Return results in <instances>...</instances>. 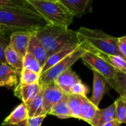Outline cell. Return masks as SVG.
Masks as SVG:
<instances>
[{"mask_svg":"<svg viewBox=\"0 0 126 126\" xmlns=\"http://www.w3.org/2000/svg\"><path fill=\"white\" fill-rule=\"evenodd\" d=\"M109 86L114 89L120 96H126V74L117 72L114 78L106 79Z\"/></svg>","mask_w":126,"mask_h":126,"instance_id":"obj_23","label":"cell"},{"mask_svg":"<svg viewBox=\"0 0 126 126\" xmlns=\"http://www.w3.org/2000/svg\"><path fill=\"white\" fill-rule=\"evenodd\" d=\"M80 80L79 76L71 68L59 75L53 82L66 94H71V90L74 84Z\"/></svg>","mask_w":126,"mask_h":126,"instance_id":"obj_11","label":"cell"},{"mask_svg":"<svg viewBox=\"0 0 126 126\" xmlns=\"http://www.w3.org/2000/svg\"><path fill=\"white\" fill-rule=\"evenodd\" d=\"M49 115L55 116L59 119L71 118V114L68 105V94L52 107Z\"/></svg>","mask_w":126,"mask_h":126,"instance_id":"obj_21","label":"cell"},{"mask_svg":"<svg viewBox=\"0 0 126 126\" xmlns=\"http://www.w3.org/2000/svg\"><path fill=\"white\" fill-rule=\"evenodd\" d=\"M120 125H121V123L119 121H117L116 119H113L108 122L105 123L102 126H120Z\"/></svg>","mask_w":126,"mask_h":126,"instance_id":"obj_33","label":"cell"},{"mask_svg":"<svg viewBox=\"0 0 126 126\" xmlns=\"http://www.w3.org/2000/svg\"><path fill=\"white\" fill-rule=\"evenodd\" d=\"M41 88L40 82L32 85H23L19 82L17 86L14 88V94L16 97L20 99L22 103L28 108L39 94Z\"/></svg>","mask_w":126,"mask_h":126,"instance_id":"obj_8","label":"cell"},{"mask_svg":"<svg viewBox=\"0 0 126 126\" xmlns=\"http://www.w3.org/2000/svg\"><path fill=\"white\" fill-rule=\"evenodd\" d=\"M116 119L121 124L126 123V96H119L115 102Z\"/></svg>","mask_w":126,"mask_h":126,"instance_id":"obj_25","label":"cell"},{"mask_svg":"<svg viewBox=\"0 0 126 126\" xmlns=\"http://www.w3.org/2000/svg\"><path fill=\"white\" fill-rule=\"evenodd\" d=\"M41 74H36L33 71L23 69L19 76V83L23 85H32L39 83Z\"/></svg>","mask_w":126,"mask_h":126,"instance_id":"obj_27","label":"cell"},{"mask_svg":"<svg viewBox=\"0 0 126 126\" xmlns=\"http://www.w3.org/2000/svg\"><path fill=\"white\" fill-rule=\"evenodd\" d=\"M113 119H116L114 102L105 108H98L94 118L90 122V125L91 126H102L105 123Z\"/></svg>","mask_w":126,"mask_h":126,"instance_id":"obj_16","label":"cell"},{"mask_svg":"<svg viewBox=\"0 0 126 126\" xmlns=\"http://www.w3.org/2000/svg\"><path fill=\"white\" fill-rule=\"evenodd\" d=\"M28 109V118H33L36 116H47L43 104V98H42V90L41 88L39 94L33 99L29 106L27 108Z\"/></svg>","mask_w":126,"mask_h":126,"instance_id":"obj_18","label":"cell"},{"mask_svg":"<svg viewBox=\"0 0 126 126\" xmlns=\"http://www.w3.org/2000/svg\"><path fill=\"white\" fill-rule=\"evenodd\" d=\"M0 8H22L36 11L27 0H0Z\"/></svg>","mask_w":126,"mask_h":126,"instance_id":"obj_28","label":"cell"},{"mask_svg":"<svg viewBox=\"0 0 126 126\" xmlns=\"http://www.w3.org/2000/svg\"><path fill=\"white\" fill-rule=\"evenodd\" d=\"M27 53L32 54L39 61L42 68H43L47 59V54L45 48L39 40V39L36 37L35 33H33L31 37Z\"/></svg>","mask_w":126,"mask_h":126,"instance_id":"obj_14","label":"cell"},{"mask_svg":"<svg viewBox=\"0 0 126 126\" xmlns=\"http://www.w3.org/2000/svg\"><path fill=\"white\" fill-rule=\"evenodd\" d=\"M53 1H56V0H53Z\"/></svg>","mask_w":126,"mask_h":126,"instance_id":"obj_35","label":"cell"},{"mask_svg":"<svg viewBox=\"0 0 126 126\" xmlns=\"http://www.w3.org/2000/svg\"><path fill=\"white\" fill-rule=\"evenodd\" d=\"M33 33L14 32L11 34L9 45L24 59L28 51V44Z\"/></svg>","mask_w":126,"mask_h":126,"instance_id":"obj_10","label":"cell"},{"mask_svg":"<svg viewBox=\"0 0 126 126\" xmlns=\"http://www.w3.org/2000/svg\"><path fill=\"white\" fill-rule=\"evenodd\" d=\"M35 34L45 48L47 58L69 44L79 43L77 31L66 26L47 24Z\"/></svg>","mask_w":126,"mask_h":126,"instance_id":"obj_2","label":"cell"},{"mask_svg":"<svg viewBox=\"0 0 126 126\" xmlns=\"http://www.w3.org/2000/svg\"><path fill=\"white\" fill-rule=\"evenodd\" d=\"M79 43L84 48L93 53L108 55H120L117 46V38L101 30L90 29L82 27L77 31Z\"/></svg>","mask_w":126,"mask_h":126,"instance_id":"obj_3","label":"cell"},{"mask_svg":"<svg viewBox=\"0 0 126 126\" xmlns=\"http://www.w3.org/2000/svg\"><path fill=\"white\" fill-rule=\"evenodd\" d=\"M6 63L20 76L23 70V58L9 45L5 50Z\"/></svg>","mask_w":126,"mask_h":126,"instance_id":"obj_17","label":"cell"},{"mask_svg":"<svg viewBox=\"0 0 126 126\" xmlns=\"http://www.w3.org/2000/svg\"><path fill=\"white\" fill-rule=\"evenodd\" d=\"M9 45V41L8 40L5 34L0 33V64H5V50Z\"/></svg>","mask_w":126,"mask_h":126,"instance_id":"obj_29","label":"cell"},{"mask_svg":"<svg viewBox=\"0 0 126 126\" xmlns=\"http://www.w3.org/2000/svg\"><path fill=\"white\" fill-rule=\"evenodd\" d=\"M35 11L43 17L47 24L68 27L74 16L59 0H27Z\"/></svg>","mask_w":126,"mask_h":126,"instance_id":"obj_4","label":"cell"},{"mask_svg":"<svg viewBox=\"0 0 126 126\" xmlns=\"http://www.w3.org/2000/svg\"><path fill=\"white\" fill-rule=\"evenodd\" d=\"M94 82H93V92L90 101L99 108V105L106 91L107 85H108L106 79L96 71H93Z\"/></svg>","mask_w":126,"mask_h":126,"instance_id":"obj_12","label":"cell"},{"mask_svg":"<svg viewBox=\"0 0 126 126\" xmlns=\"http://www.w3.org/2000/svg\"><path fill=\"white\" fill-rule=\"evenodd\" d=\"M68 105L71 118L82 120V96L68 94Z\"/></svg>","mask_w":126,"mask_h":126,"instance_id":"obj_20","label":"cell"},{"mask_svg":"<svg viewBox=\"0 0 126 126\" xmlns=\"http://www.w3.org/2000/svg\"><path fill=\"white\" fill-rule=\"evenodd\" d=\"M85 51L86 50L84 48L82 44L79 43V46L71 53H70L66 57L57 62L56 65L52 66L46 71L41 74L39 82L40 85H45L50 82H53V81L59 75L65 72L68 68H71V66L78 59H81L82 56Z\"/></svg>","mask_w":126,"mask_h":126,"instance_id":"obj_5","label":"cell"},{"mask_svg":"<svg viewBox=\"0 0 126 126\" xmlns=\"http://www.w3.org/2000/svg\"><path fill=\"white\" fill-rule=\"evenodd\" d=\"M88 93V88L80 79L78 82H77L74 84V85L72 87L70 94L86 96Z\"/></svg>","mask_w":126,"mask_h":126,"instance_id":"obj_30","label":"cell"},{"mask_svg":"<svg viewBox=\"0 0 126 126\" xmlns=\"http://www.w3.org/2000/svg\"><path fill=\"white\" fill-rule=\"evenodd\" d=\"M81 59L87 67L93 71L99 73L106 79H111L114 78L118 72L102 58L90 51L86 50L82 56Z\"/></svg>","mask_w":126,"mask_h":126,"instance_id":"obj_6","label":"cell"},{"mask_svg":"<svg viewBox=\"0 0 126 126\" xmlns=\"http://www.w3.org/2000/svg\"><path fill=\"white\" fill-rule=\"evenodd\" d=\"M28 119L27 107L24 103H21L5 119L2 124H17L27 120Z\"/></svg>","mask_w":126,"mask_h":126,"instance_id":"obj_19","label":"cell"},{"mask_svg":"<svg viewBox=\"0 0 126 126\" xmlns=\"http://www.w3.org/2000/svg\"><path fill=\"white\" fill-rule=\"evenodd\" d=\"M74 17L80 18L85 14L91 12L94 0H59Z\"/></svg>","mask_w":126,"mask_h":126,"instance_id":"obj_9","label":"cell"},{"mask_svg":"<svg viewBox=\"0 0 126 126\" xmlns=\"http://www.w3.org/2000/svg\"><path fill=\"white\" fill-rule=\"evenodd\" d=\"M23 69H27L41 74L42 68L39 61L32 54L27 53L23 59Z\"/></svg>","mask_w":126,"mask_h":126,"instance_id":"obj_26","label":"cell"},{"mask_svg":"<svg viewBox=\"0 0 126 126\" xmlns=\"http://www.w3.org/2000/svg\"><path fill=\"white\" fill-rule=\"evenodd\" d=\"M46 116H36L28 119V126H41Z\"/></svg>","mask_w":126,"mask_h":126,"instance_id":"obj_32","label":"cell"},{"mask_svg":"<svg viewBox=\"0 0 126 126\" xmlns=\"http://www.w3.org/2000/svg\"><path fill=\"white\" fill-rule=\"evenodd\" d=\"M42 90V98L44 109L46 114H49L52 107L62 99L66 94L63 92L54 82L41 85Z\"/></svg>","mask_w":126,"mask_h":126,"instance_id":"obj_7","label":"cell"},{"mask_svg":"<svg viewBox=\"0 0 126 126\" xmlns=\"http://www.w3.org/2000/svg\"><path fill=\"white\" fill-rule=\"evenodd\" d=\"M99 108L96 107L87 96H82V120L90 124L92 119L94 118L97 109Z\"/></svg>","mask_w":126,"mask_h":126,"instance_id":"obj_24","label":"cell"},{"mask_svg":"<svg viewBox=\"0 0 126 126\" xmlns=\"http://www.w3.org/2000/svg\"><path fill=\"white\" fill-rule=\"evenodd\" d=\"M28 120V119H27ZM25 120L24 122L17 123V124H2V126H28V121Z\"/></svg>","mask_w":126,"mask_h":126,"instance_id":"obj_34","label":"cell"},{"mask_svg":"<svg viewBox=\"0 0 126 126\" xmlns=\"http://www.w3.org/2000/svg\"><path fill=\"white\" fill-rule=\"evenodd\" d=\"M117 46L120 55L126 59V36L117 38Z\"/></svg>","mask_w":126,"mask_h":126,"instance_id":"obj_31","label":"cell"},{"mask_svg":"<svg viewBox=\"0 0 126 126\" xmlns=\"http://www.w3.org/2000/svg\"><path fill=\"white\" fill-rule=\"evenodd\" d=\"M102 58L114 68L118 72L126 74V59L121 55H108L103 53H94Z\"/></svg>","mask_w":126,"mask_h":126,"instance_id":"obj_22","label":"cell"},{"mask_svg":"<svg viewBox=\"0 0 126 126\" xmlns=\"http://www.w3.org/2000/svg\"><path fill=\"white\" fill-rule=\"evenodd\" d=\"M79 43L69 44V45L65 46L64 47H62V49H60L59 50H58L57 52H56L55 53L50 56L47 59L45 65L42 69V73L46 71L47 70L50 68L52 66L56 65L57 62H59V61L64 59L65 57H66L68 55L71 53L79 46Z\"/></svg>","mask_w":126,"mask_h":126,"instance_id":"obj_15","label":"cell"},{"mask_svg":"<svg viewBox=\"0 0 126 126\" xmlns=\"http://www.w3.org/2000/svg\"><path fill=\"white\" fill-rule=\"evenodd\" d=\"M47 25L36 11L22 8H0V33H36Z\"/></svg>","mask_w":126,"mask_h":126,"instance_id":"obj_1","label":"cell"},{"mask_svg":"<svg viewBox=\"0 0 126 126\" xmlns=\"http://www.w3.org/2000/svg\"><path fill=\"white\" fill-rule=\"evenodd\" d=\"M19 76L7 63L0 64V87L15 88L19 84Z\"/></svg>","mask_w":126,"mask_h":126,"instance_id":"obj_13","label":"cell"}]
</instances>
